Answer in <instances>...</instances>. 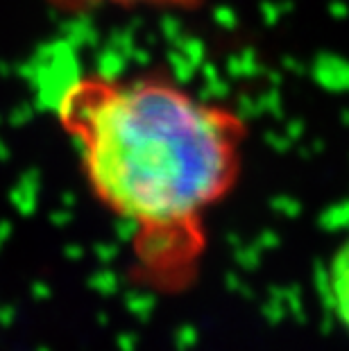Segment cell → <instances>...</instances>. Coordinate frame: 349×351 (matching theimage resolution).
I'll use <instances>...</instances> for the list:
<instances>
[{"instance_id":"cell-2","label":"cell","mask_w":349,"mask_h":351,"mask_svg":"<svg viewBox=\"0 0 349 351\" xmlns=\"http://www.w3.org/2000/svg\"><path fill=\"white\" fill-rule=\"evenodd\" d=\"M46 3L59 14L82 16L100 10H139V7L163 12H197L206 7L209 0H46Z\"/></svg>"},{"instance_id":"cell-3","label":"cell","mask_w":349,"mask_h":351,"mask_svg":"<svg viewBox=\"0 0 349 351\" xmlns=\"http://www.w3.org/2000/svg\"><path fill=\"white\" fill-rule=\"evenodd\" d=\"M324 288L331 315L349 333V236L331 254Z\"/></svg>"},{"instance_id":"cell-1","label":"cell","mask_w":349,"mask_h":351,"mask_svg":"<svg viewBox=\"0 0 349 351\" xmlns=\"http://www.w3.org/2000/svg\"><path fill=\"white\" fill-rule=\"evenodd\" d=\"M55 118L91 195L130 227L147 281L186 283L206 250L211 211L241 182L250 141L241 111L163 73H84L59 91Z\"/></svg>"}]
</instances>
